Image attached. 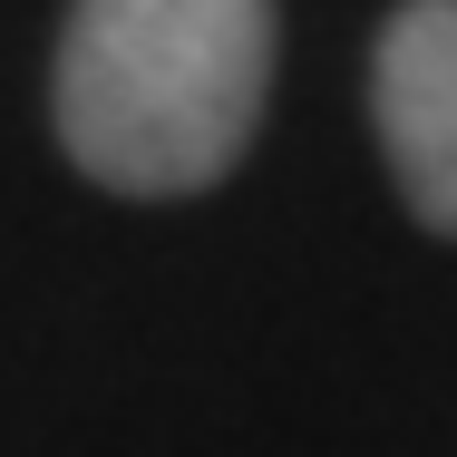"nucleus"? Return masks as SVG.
Listing matches in <instances>:
<instances>
[{
    "instance_id": "f257e3e1",
    "label": "nucleus",
    "mask_w": 457,
    "mask_h": 457,
    "mask_svg": "<svg viewBox=\"0 0 457 457\" xmlns=\"http://www.w3.org/2000/svg\"><path fill=\"white\" fill-rule=\"evenodd\" d=\"M273 97V0H79L59 29V146L107 195H204Z\"/></svg>"
},
{
    "instance_id": "f03ea898",
    "label": "nucleus",
    "mask_w": 457,
    "mask_h": 457,
    "mask_svg": "<svg viewBox=\"0 0 457 457\" xmlns=\"http://www.w3.org/2000/svg\"><path fill=\"white\" fill-rule=\"evenodd\" d=\"M370 117L409 214L428 234H457V0H399V20L379 29Z\"/></svg>"
}]
</instances>
